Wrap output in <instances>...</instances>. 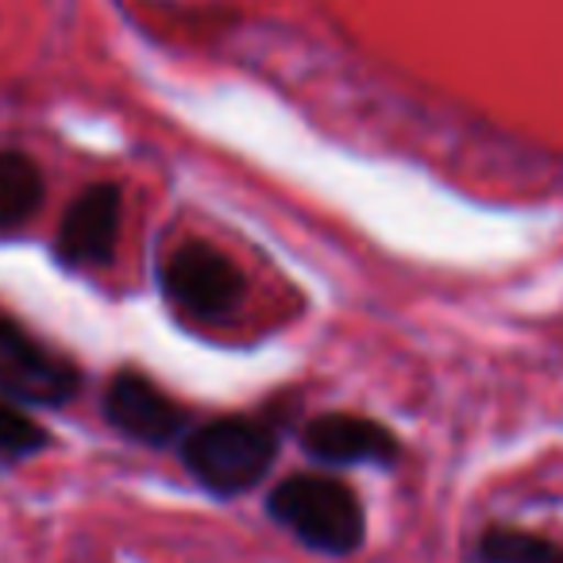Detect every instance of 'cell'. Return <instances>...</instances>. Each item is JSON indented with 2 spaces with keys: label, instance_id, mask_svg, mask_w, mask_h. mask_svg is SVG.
I'll return each instance as SVG.
<instances>
[{
  "label": "cell",
  "instance_id": "obj_1",
  "mask_svg": "<svg viewBox=\"0 0 563 563\" xmlns=\"http://www.w3.org/2000/svg\"><path fill=\"white\" fill-rule=\"evenodd\" d=\"M266 509L301 544L324 555H352L367 537L360 494L332 475H290L271 490Z\"/></svg>",
  "mask_w": 563,
  "mask_h": 563
},
{
  "label": "cell",
  "instance_id": "obj_2",
  "mask_svg": "<svg viewBox=\"0 0 563 563\" xmlns=\"http://www.w3.org/2000/svg\"><path fill=\"white\" fill-rule=\"evenodd\" d=\"M278 455V432L255 417H212L181 440L189 475L212 494H243L258 486Z\"/></svg>",
  "mask_w": 563,
  "mask_h": 563
},
{
  "label": "cell",
  "instance_id": "obj_3",
  "mask_svg": "<svg viewBox=\"0 0 563 563\" xmlns=\"http://www.w3.org/2000/svg\"><path fill=\"white\" fill-rule=\"evenodd\" d=\"M81 375L66 355L51 352L24 324L0 317V398L24 409H58L78 394Z\"/></svg>",
  "mask_w": 563,
  "mask_h": 563
},
{
  "label": "cell",
  "instance_id": "obj_4",
  "mask_svg": "<svg viewBox=\"0 0 563 563\" xmlns=\"http://www.w3.org/2000/svg\"><path fill=\"white\" fill-rule=\"evenodd\" d=\"M243 274L209 243H186L163 263V294L197 321H224L243 301Z\"/></svg>",
  "mask_w": 563,
  "mask_h": 563
},
{
  "label": "cell",
  "instance_id": "obj_5",
  "mask_svg": "<svg viewBox=\"0 0 563 563\" xmlns=\"http://www.w3.org/2000/svg\"><path fill=\"white\" fill-rule=\"evenodd\" d=\"M104 417H109V424L120 437L151 448H166L189 424L186 409L166 390H158L151 378L135 375V371H124V375H117L109 383V390H104Z\"/></svg>",
  "mask_w": 563,
  "mask_h": 563
},
{
  "label": "cell",
  "instance_id": "obj_6",
  "mask_svg": "<svg viewBox=\"0 0 563 563\" xmlns=\"http://www.w3.org/2000/svg\"><path fill=\"white\" fill-rule=\"evenodd\" d=\"M120 217H124V197L120 186H89L78 201L66 209L63 224H58L55 251L66 266L78 271H93V266L112 263L120 240Z\"/></svg>",
  "mask_w": 563,
  "mask_h": 563
},
{
  "label": "cell",
  "instance_id": "obj_7",
  "mask_svg": "<svg viewBox=\"0 0 563 563\" xmlns=\"http://www.w3.org/2000/svg\"><path fill=\"white\" fill-rule=\"evenodd\" d=\"M301 448L309 460L352 467V463H394L398 440L386 424L360 413H321L301 429Z\"/></svg>",
  "mask_w": 563,
  "mask_h": 563
},
{
  "label": "cell",
  "instance_id": "obj_8",
  "mask_svg": "<svg viewBox=\"0 0 563 563\" xmlns=\"http://www.w3.org/2000/svg\"><path fill=\"white\" fill-rule=\"evenodd\" d=\"M43 170L24 151H0V232L24 228L43 209Z\"/></svg>",
  "mask_w": 563,
  "mask_h": 563
},
{
  "label": "cell",
  "instance_id": "obj_9",
  "mask_svg": "<svg viewBox=\"0 0 563 563\" xmlns=\"http://www.w3.org/2000/svg\"><path fill=\"white\" fill-rule=\"evenodd\" d=\"M478 563H563V544L521 529H490L478 537Z\"/></svg>",
  "mask_w": 563,
  "mask_h": 563
},
{
  "label": "cell",
  "instance_id": "obj_10",
  "mask_svg": "<svg viewBox=\"0 0 563 563\" xmlns=\"http://www.w3.org/2000/svg\"><path fill=\"white\" fill-rule=\"evenodd\" d=\"M51 432L16 401L0 398V463H24L47 452Z\"/></svg>",
  "mask_w": 563,
  "mask_h": 563
}]
</instances>
